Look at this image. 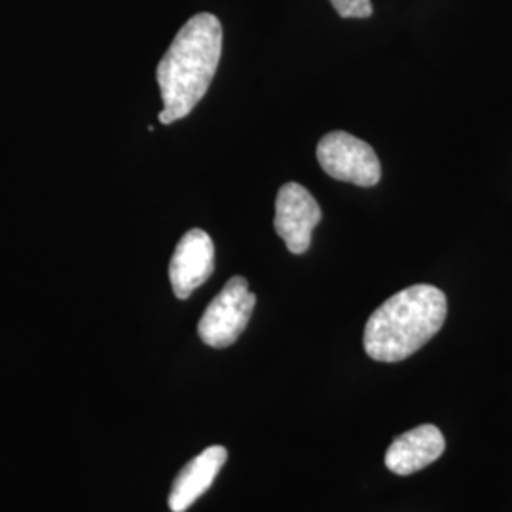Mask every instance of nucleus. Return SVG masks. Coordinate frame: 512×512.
<instances>
[{
    "instance_id": "3",
    "label": "nucleus",
    "mask_w": 512,
    "mask_h": 512,
    "mask_svg": "<svg viewBox=\"0 0 512 512\" xmlns=\"http://www.w3.org/2000/svg\"><path fill=\"white\" fill-rule=\"evenodd\" d=\"M256 306V296L249 291L245 277H232L213 302L203 311L198 334L203 344L224 349L236 344L247 329Z\"/></svg>"
},
{
    "instance_id": "7",
    "label": "nucleus",
    "mask_w": 512,
    "mask_h": 512,
    "mask_svg": "<svg viewBox=\"0 0 512 512\" xmlns=\"http://www.w3.org/2000/svg\"><path fill=\"white\" fill-rule=\"evenodd\" d=\"M446 448L444 437L435 425H420L387 448L385 465L395 475L408 476L429 467L442 456Z\"/></svg>"
},
{
    "instance_id": "2",
    "label": "nucleus",
    "mask_w": 512,
    "mask_h": 512,
    "mask_svg": "<svg viewBox=\"0 0 512 512\" xmlns=\"http://www.w3.org/2000/svg\"><path fill=\"white\" fill-rule=\"evenodd\" d=\"M446 313V294L433 285H412L393 294L366 323V355L380 363L408 359L442 329Z\"/></svg>"
},
{
    "instance_id": "9",
    "label": "nucleus",
    "mask_w": 512,
    "mask_h": 512,
    "mask_svg": "<svg viewBox=\"0 0 512 512\" xmlns=\"http://www.w3.org/2000/svg\"><path fill=\"white\" fill-rule=\"evenodd\" d=\"M336 14L344 19H365L372 16L374 8L370 0H330Z\"/></svg>"
},
{
    "instance_id": "6",
    "label": "nucleus",
    "mask_w": 512,
    "mask_h": 512,
    "mask_svg": "<svg viewBox=\"0 0 512 512\" xmlns=\"http://www.w3.org/2000/svg\"><path fill=\"white\" fill-rule=\"evenodd\" d=\"M215 272V245L200 228L188 230L169 262V281L177 298L186 300Z\"/></svg>"
},
{
    "instance_id": "1",
    "label": "nucleus",
    "mask_w": 512,
    "mask_h": 512,
    "mask_svg": "<svg viewBox=\"0 0 512 512\" xmlns=\"http://www.w3.org/2000/svg\"><path fill=\"white\" fill-rule=\"evenodd\" d=\"M222 55V25L213 14H196L175 35L158 63L156 78L164 99L162 124L183 120L205 97Z\"/></svg>"
},
{
    "instance_id": "4",
    "label": "nucleus",
    "mask_w": 512,
    "mask_h": 512,
    "mask_svg": "<svg viewBox=\"0 0 512 512\" xmlns=\"http://www.w3.org/2000/svg\"><path fill=\"white\" fill-rule=\"evenodd\" d=\"M317 160L329 177L342 183L370 188L382 179L374 148L346 131L327 133L317 145Z\"/></svg>"
},
{
    "instance_id": "8",
    "label": "nucleus",
    "mask_w": 512,
    "mask_h": 512,
    "mask_svg": "<svg viewBox=\"0 0 512 512\" xmlns=\"http://www.w3.org/2000/svg\"><path fill=\"white\" fill-rule=\"evenodd\" d=\"M228 459L224 446H209L198 454L175 478L169 494V509L184 512L190 509L215 482Z\"/></svg>"
},
{
    "instance_id": "5",
    "label": "nucleus",
    "mask_w": 512,
    "mask_h": 512,
    "mask_svg": "<svg viewBox=\"0 0 512 512\" xmlns=\"http://www.w3.org/2000/svg\"><path fill=\"white\" fill-rule=\"evenodd\" d=\"M323 219L321 207L302 184H283L275 198L274 226L293 255H304L311 245V234Z\"/></svg>"
}]
</instances>
